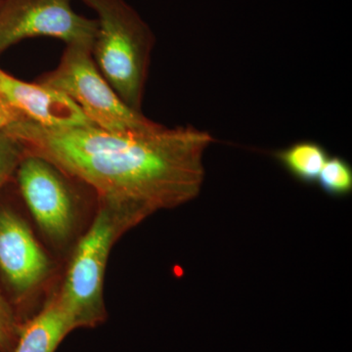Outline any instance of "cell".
Listing matches in <instances>:
<instances>
[{"instance_id":"1","label":"cell","mask_w":352,"mask_h":352,"mask_svg":"<svg viewBox=\"0 0 352 352\" xmlns=\"http://www.w3.org/2000/svg\"><path fill=\"white\" fill-rule=\"evenodd\" d=\"M6 132L96 196L127 231L163 210L194 200L214 139L193 126L111 132L95 126L48 129L29 120Z\"/></svg>"},{"instance_id":"13","label":"cell","mask_w":352,"mask_h":352,"mask_svg":"<svg viewBox=\"0 0 352 352\" xmlns=\"http://www.w3.org/2000/svg\"><path fill=\"white\" fill-rule=\"evenodd\" d=\"M14 333V320L8 305L0 296V347L6 346Z\"/></svg>"},{"instance_id":"9","label":"cell","mask_w":352,"mask_h":352,"mask_svg":"<svg viewBox=\"0 0 352 352\" xmlns=\"http://www.w3.org/2000/svg\"><path fill=\"white\" fill-rule=\"evenodd\" d=\"M75 330L53 298L22 333L16 352H54L69 333Z\"/></svg>"},{"instance_id":"3","label":"cell","mask_w":352,"mask_h":352,"mask_svg":"<svg viewBox=\"0 0 352 352\" xmlns=\"http://www.w3.org/2000/svg\"><path fill=\"white\" fill-rule=\"evenodd\" d=\"M91 48L66 45L59 64L36 82L66 94L95 126L111 132L149 131L161 124L127 106L97 68Z\"/></svg>"},{"instance_id":"7","label":"cell","mask_w":352,"mask_h":352,"mask_svg":"<svg viewBox=\"0 0 352 352\" xmlns=\"http://www.w3.org/2000/svg\"><path fill=\"white\" fill-rule=\"evenodd\" d=\"M0 270L20 294L36 289L50 270L47 256L29 226L10 210H0Z\"/></svg>"},{"instance_id":"8","label":"cell","mask_w":352,"mask_h":352,"mask_svg":"<svg viewBox=\"0 0 352 352\" xmlns=\"http://www.w3.org/2000/svg\"><path fill=\"white\" fill-rule=\"evenodd\" d=\"M0 95L25 120L48 129L94 126L75 102L59 90L18 80L0 69Z\"/></svg>"},{"instance_id":"4","label":"cell","mask_w":352,"mask_h":352,"mask_svg":"<svg viewBox=\"0 0 352 352\" xmlns=\"http://www.w3.org/2000/svg\"><path fill=\"white\" fill-rule=\"evenodd\" d=\"M124 227L105 208H99L91 226L76 245L58 305L74 329L94 327L104 320L103 287L109 254Z\"/></svg>"},{"instance_id":"5","label":"cell","mask_w":352,"mask_h":352,"mask_svg":"<svg viewBox=\"0 0 352 352\" xmlns=\"http://www.w3.org/2000/svg\"><path fill=\"white\" fill-rule=\"evenodd\" d=\"M96 32V19L76 13L72 0H2L0 4V56L25 39L43 36L92 50Z\"/></svg>"},{"instance_id":"11","label":"cell","mask_w":352,"mask_h":352,"mask_svg":"<svg viewBox=\"0 0 352 352\" xmlns=\"http://www.w3.org/2000/svg\"><path fill=\"white\" fill-rule=\"evenodd\" d=\"M324 193L331 197H346L352 192V166L340 156L329 157L319 173L317 182Z\"/></svg>"},{"instance_id":"10","label":"cell","mask_w":352,"mask_h":352,"mask_svg":"<svg viewBox=\"0 0 352 352\" xmlns=\"http://www.w3.org/2000/svg\"><path fill=\"white\" fill-rule=\"evenodd\" d=\"M275 159L298 182L305 184L317 182L319 173L327 161V149L316 141L303 140L274 153Z\"/></svg>"},{"instance_id":"14","label":"cell","mask_w":352,"mask_h":352,"mask_svg":"<svg viewBox=\"0 0 352 352\" xmlns=\"http://www.w3.org/2000/svg\"><path fill=\"white\" fill-rule=\"evenodd\" d=\"M23 120H25L24 116L0 95V133Z\"/></svg>"},{"instance_id":"15","label":"cell","mask_w":352,"mask_h":352,"mask_svg":"<svg viewBox=\"0 0 352 352\" xmlns=\"http://www.w3.org/2000/svg\"><path fill=\"white\" fill-rule=\"evenodd\" d=\"M2 0H0V4H1Z\"/></svg>"},{"instance_id":"12","label":"cell","mask_w":352,"mask_h":352,"mask_svg":"<svg viewBox=\"0 0 352 352\" xmlns=\"http://www.w3.org/2000/svg\"><path fill=\"white\" fill-rule=\"evenodd\" d=\"M25 156L24 147L17 139L6 131L0 133V189L17 171Z\"/></svg>"},{"instance_id":"6","label":"cell","mask_w":352,"mask_h":352,"mask_svg":"<svg viewBox=\"0 0 352 352\" xmlns=\"http://www.w3.org/2000/svg\"><path fill=\"white\" fill-rule=\"evenodd\" d=\"M17 178L23 199L41 230L50 239H67L76 217L75 194L69 176L43 157L25 153Z\"/></svg>"},{"instance_id":"2","label":"cell","mask_w":352,"mask_h":352,"mask_svg":"<svg viewBox=\"0 0 352 352\" xmlns=\"http://www.w3.org/2000/svg\"><path fill=\"white\" fill-rule=\"evenodd\" d=\"M97 15L92 57L122 100L142 113L146 82L156 38L126 0H80Z\"/></svg>"}]
</instances>
